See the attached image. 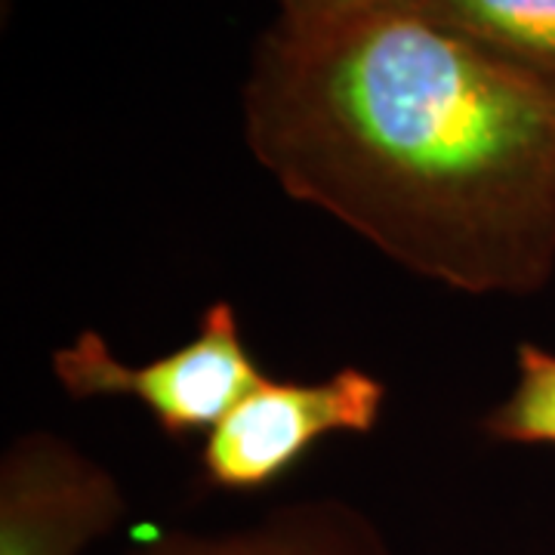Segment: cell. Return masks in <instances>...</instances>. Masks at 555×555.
Listing matches in <instances>:
<instances>
[{"mask_svg":"<svg viewBox=\"0 0 555 555\" xmlns=\"http://www.w3.org/2000/svg\"><path fill=\"white\" fill-rule=\"evenodd\" d=\"M53 377L75 401L133 398L164 436L185 438L214 433L266 371L244 343L238 309L219 299L201 312L195 339L145 364H124L96 331H80L53 352Z\"/></svg>","mask_w":555,"mask_h":555,"instance_id":"obj_2","label":"cell"},{"mask_svg":"<svg viewBox=\"0 0 555 555\" xmlns=\"http://www.w3.org/2000/svg\"><path fill=\"white\" fill-rule=\"evenodd\" d=\"M244 133L281 192L473 297L555 272V87L414 7L272 25Z\"/></svg>","mask_w":555,"mask_h":555,"instance_id":"obj_1","label":"cell"},{"mask_svg":"<svg viewBox=\"0 0 555 555\" xmlns=\"http://www.w3.org/2000/svg\"><path fill=\"white\" fill-rule=\"evenodd\" d=\"M401 0H278L275 25L284 28H321L352 20L379 7H396Z\"/></svg>","mask_w":555,"mask_h":555,"instance_id":"obj_8","label":"cell"},{"mask_svg":"<svg viewBox=\"0 0 555 555\" xmlns=\"http://www.w3.org/2000/svg\"><path fill=\"white\" fill-rule=\"evenodd\" d=\"M127 555H396L361 509L334 500H297L247 528L222 534L158 531Z\"/></svg>","mask_w":555,"mask_h":555,"instance_id":"obj_5","label":"cell"},{"mask_svg":"<svg viewBox=\"0 0 555 555\" xmlns=\"http://www.w3.org/2000/svg\"><path fill=\"white\" fill-rule=\"evenodd\" d=\"M555 87V0H401Z\"/></svg>","mask_w":555,"mask_h":555,"instance_id":"obj_6","label":"cell"},{"mask_svg":"<svg viewBox=\"0 0 555 555\" xmlns=\"http://www.w3.org/2000/svg\"><path fill=\"white\" fill-rule=\"evenodd\" d=\"M481 433L506 444L555 448V352L521 343L516 352V386L481 420Z\"/></svg>","mask_w":555,"mask_h":555,"instance_id":"obj_7","label":"cell"},{"mask_svg":"<svg viewBox=\"0 0 555 555\" xmlns=\"http://www.w3.org/2000/svg\"><path fill=\"white\" fill-rule=\"evenodd\" d=\"M127 513L118 478L72 441L20 436L0 463V555H80Z\"/></svg>","mask_w":555,"mask_h":555,"instance_id":"obj_4","label":"cell"},{"mask_svg":"<svg viewBox=\"0 0 555 555\" xmlns=\"http://www.w3.org/2000/svg\"><path fill=\"white\" fill-rule=\"evenodd\" d=\"M389 389L364 367H339L315 383L269 374L219 420L201 448V476L219 491H262L327 436H367Z\"/></svg>","mask_w":555,"mask_h":555,"instance_id":"obj_3","label":"cell"}]
</instances>
